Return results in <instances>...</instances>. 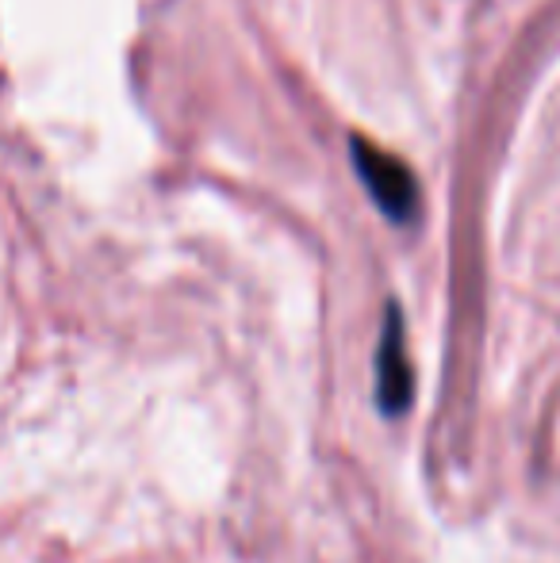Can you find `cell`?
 Wrapping results in <instances>:
<instances>
[{"label":"cell","mask_w":560,"mask_h":563,"mask_svg":"<svg viewBox=\"0 0 560 563\" xmlns=\"http://www.w3.org/2000/svg\"><path fill=\"white\" fill-rule=\"evenodd\" d=\"M376 402L388 415H399L411 402V364H407L404 322H399L396 307H388V327H384L381 349H376Z\"/></svg>","instance_id":"7a4b0ae2"},{"label":"cell","mask_w":560,"mask_h":563,"mask_svg":"<svg viewBox=\"0 0 560 563\" xmlns=\"http://www.w3.org/2000/svg\"><path fill=\"white\" fill-rule=\"evenodd\" d=\"M353 165H358V177L369 188L373 203L392 223H411L419 216V180L396 154L369 146L365 139H353Z\"/></svg>","instance_id":"6da1fadb"}]
</instances>
